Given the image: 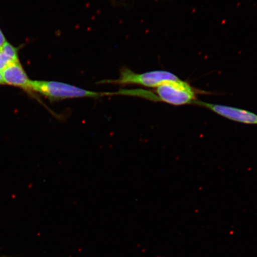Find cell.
Masks as SVG:
<instances>
[{
	"label": "cell",
	"instance_id": "6da1fadb",
	"mask_svg": "<svg viewBox=\"0 0 257 257\" xmlns=\"http://www.w3.org/2000/svg\"><path fill=\"white\" fill-rule=\"evenodd\" d=\"M28 91L37 92L51 100L55 101L78 98H98L111 94L90 91L63 82L38 80H31Z\"/></svg>",
	"mask_w": 257,
	"mask_h": 257
},
{
	"label": "cell",
	"instance_id": "7a4b0ae2",
	"mask_svg": "<svg viewBox=\"0 0 257 257\" xmlns=\"http://www.w3.org/2000/svg\"><path fill=\"white\" fill-rule=\"evenodd\" d=\"M156 89L157 101L175 106L194 104L200 92L181 79L165 82Z\"/></svg>",
	"mask_w": 257,
	"mask_h": 257
},
{
	"label": "cell",
	"instance_id": "3957f363",
	"mask_svg": "<svg viewBox=\"0 0 257 257\" xmlns=\"http://www.w3.org/2000/svg\"><path fill=\"white\" fill-rule=\"evenodd\" d=\"M180 79L172 73L164 70H155L143 73H136L126 67L121 69L119 78L106 80L99 83L127 85H137L148 88H156L163 83L168 81H175Z\"/></svg>",
	"mask_w": 257,
	"mask_h": 257
},
{
	"label": "cell",
	"instance_id": "277c9868",
	"mask_svg": "<svg viewBox=\"0 0 257 257\" xmlns=\"http://www.w3.org/2000/svg\"><path fill=\"white\" fill-rule=\"evenodd\" d=\"M194 104L209 109L215 113L230 120L243 124L257 125V114L249 111L229 106L207 103L199 101H195Z\"/></svg>",
	"mask_w": 257,
	"mask_h": 257
},
{
	"label": "cell",
	"instance_id": "5b68a950",
	"mask_svg": "<svg viewBox=\"0 0 257 257\" xmlns=\"http://www.w3.org/2000/svg\"><path fill=\"white\" fill-rule=\"evenodd\" d=\"M3 82L6 84L18 86L28 91L31 80L19 62L9 64L2 70Z\"/></svg>",
	"mask_w": 257,
	"mask_h": 257
},
{
	"label": "cell",
	"instance_id": "8992f818",
	"mask_svg": "<svg viewBox=\"0 0 257 257\" xmlns=\"http://www.w3.org/2000/svg\"><path fill=\"white\" fill-rule=\"evenodd\" d=\"M19 62L18 51L8 42L0 48V71L12 63Z\"/></svg>",
	"mask_w": 257,
	"mask_h": 257
},
{
	"label": "cell",
	"instance_id": "52a82bcc",
	"mask_svg": "<svg viewBox=\"0 0 257 257\" xmlns=\"http://www.w3.org/2000/svg\"><path fill=\"white\" fill-rule=\"evenodd\" d=\"M6 41L4 35H3V32L0 30V48L2 47L3 45L5 44Z\"/></svg>",
	"mask_w": 257,
	"mask_h": 257
},
{
	"label": "cell",
	"instance_id": "ba28073f",
	"mask_svg": "<svg viewBox=\"0 0 257 257\" xmlns=\"http://www.w3.org/2000/svg\"><path fill=\"white\" fill-rule=\"evenodd\" d=\"M4 84V82H3L2 75L1 73V71H0V85Z\"/></svg>",
	"mask_w": 257,
	"mask_h": 257
}]
</instances>
